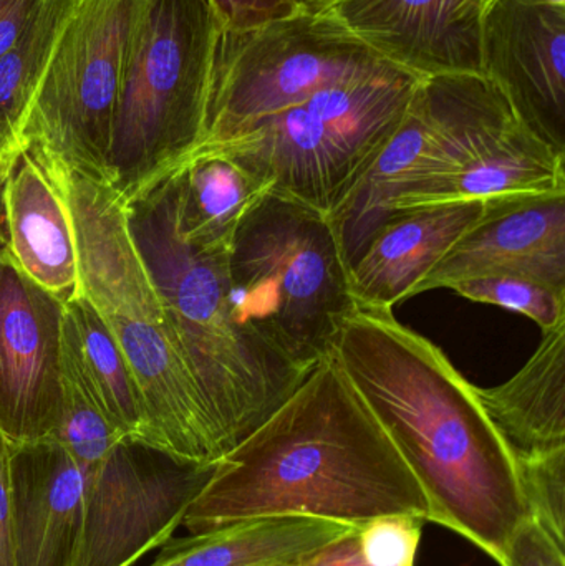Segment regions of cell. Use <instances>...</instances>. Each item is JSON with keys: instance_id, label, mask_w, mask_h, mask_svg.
<instances>
[{"instance_id": "1", "label": "cell", "mask_w": 565, "mask_h": 566, "mask_svg": "<svg viewBox=\"0 0 565 566\" xmlns=\"http://www.w3.org/2000/svg\"><path fill=\"white\" fill-rule=\"evenodd\" d=\"M332 355L420 482L428 522L504 566L526 507L516 459L478 386L394 310L355 308Z\"/></svg>"}, {"instance_id": "2", "label": "cell", "mask_w": 565, "mask_h": 566, "mask_svg": "<svg viewBox=\"0 0 565 566\" xmlns=\"http://www.w3.org/2000/svg\"><path fill=\"white\" fill-rule=\"evenodd\" d=\"M274 515L355 525L390 515L428 522L420 482L334 355L218 462L182 527L201 534Z\"/></svg>"}, {"instance_id": "3", "label": "cell", "mask_w": 565, "mask_h": 566, "mask_svg": "<svg viewBox=\"0 0 565 566\" xmlns=\"http://www.w3.org/2000/svg\"><path fill=\"white\" fill-rule=\"evenodd\" d=\"M126 212L168 325L231 452L307 375L278 358L239 323L229 245L186 234L176 169L129 199Z\"/></svg>"}, {"instance_id": "4", "label": "cell", "mask_w": 565, "mask_h": 566, "mask_svg": "<svg viewBox=\"0 0 565 566\" xmlns=\"http://www.w3.org/2000/svg\"><path fill=\"white\" fill-rule=\"evenodd\" d=\"M228 269L239 323L302 375L332 355L357 308L331 216L274 189L236 228Z\"/></svg>"}, {"instance_id": "5", "label": "cell", "mask_w": 565, "mask_h": 566, "mask_svg": "<svg viewBox=\"0 0 565 566\" xmlns=\"http://www.w3.org/2000/svg\"><path fill=\"white\" fill-rule=\"evenodd\" d=\"M219 35L209 0H143L108 155V182L125 202L201 143Z\"/></svg>"}, {"instance_id": "6", "label": "cell", "mask_w": 565, "mask_h": 566, "mask_svg": "<svg viewBox=\"0 0 565 566\" xmlns=\"http://www.w3.org/2000/svg\"><path fill=\"white\" fill-rule=\"evenodd\" d=\"M420 80L384 66L322 90L186 161L226 156L274 191L331 214L404 119Z\"/></svg>"}, {"instance_id": "7", "label": "cell", "mask_w": 565, "mask_h": 566, "mask_svg": "<svg viewBox=\"0 0 565 566\" xmlns=\"http://www.w3.org/2000/svg\"><path fill=\"white\" fill-rule=\"evenodd\" d=\"M387 65L327 10H301L242 32L221 30L205 133L189 158L322 90Z\"/></svg>"}, {"instance_id": "8", "label": "cell", "mask_w": 565, "mask_h": 566, "mask_svg": "<svg viewBox=\"0 0 565 566\" xmlns=\"http://www.w3.org/2000/svg\"><path fill=\"white\" fill-rule=\"evenodd\" d=\"M143 0H79L20 136L36 159L108 181L113 122Z\"/></svg>"}, {"instance_id": "9", "label": "cell", "mask_w": 565, "mask_h": 566, "mask_svg": "<svg viewBox=\"0 0 565 566\" xmlns=\"http://www.w3.org/2000/svg\"><path fill=\"white\" fill-rule=\"evenodd\" d=\"M218 462L186 461L122 439L95 469L85 471L76 566H135L159 551L181 527Z\"/></svg>"}, {"instance_id": "10", "label": "cell", "mask_w": 565, "mask_h": 566, "mask_svg": "<svg viewBox=\"0 0 565 566\" xmlns=\"http://www.w3.org/2000/svg\"><path fill=\"white\" fill-rule=\"evenodd\" d=\"M63 303L0 248V431L10 446L52 438L62 408Z\"/></svg>"}, {"instance_id": "11", "label": "cell", "mask_w": 565, "mask_h": 566, "mask_svg": "<svg viewBox=\"0 0 565 566\" xmlns=\"http://www.w3.org/2000/svg\"><path fill=\"white\" fill-rule=\"evenodd\" d=\"M481 66L517 118L565 153V7L494 0L484 13Z\"/></svg>"}, {"instance_id": "12", "label": "cell", "mask_w": 565, "mask_h": 566, "mask_svg": "<svg viewBox=\"0 0 565 566\" xmlns=\"http://www.w3.org/2000/svg\"><path fill=\"white\" fill-rule=\"evenodd\" d=\"M486 0H335L327 12L372 52L418 78L483 75Z\"/></svg>"}, {"instance_id": "13", "label": "cell", "mask_w": 565, "mask_h": 566, "mask_svg": "<svg viewBox=\"0 0 565 566\" xmlns=\"http://www.w3.org/2000/svg\"><path fill=\"white\" fill-rule=\"evenodd\" d=\"M36 161L65 196L83 295L102 315L136 322H168L129 231L125 199L105 179Z\"/></svg>"}, {"instance_id": "14", "label": "cell", "mask_w": 565, "mask_h": 566, "mask_svg": "<svg viewBox=\"0 0 565 566\" xmlns=\"http://www.w3.org/2000/svg\"><path fill=\"white\" fill-rule=\"evenodd\" d=\"M103 318L118 339L142 391L149 422L148 444L186 461H221L228 446L168 322H136L115 315Z\"/></svg>"}, {"instance_id": "15", "label": "cell", "mask_w": 565, "mask_h": 566, "mask_svg": "<svg viewBox=\"0 0 565 566\" xmlns=\"http://www.w3.org/2000/svg\"><path fill=\"white\" fill-rule=\"evenodd\" d=\"M491 275L565 292V196L491 208L417 283L410 298Z\"/></svg>"}, {"instance_id": "16", "label": "cell", "mask_w": 565, "mask_h": 566, "mask_svg": "<svg viewBox=\"0 0 565 566\" xmlns=\"http://www.w3.org/2000/svg\"><path fill=\"white\" fill-rule=\"evenodd\" d=\"M86 474L55 439L10 446L15 566H76Z\"/></svg>"}, {"instance_id": "17", "label": "cell", "mask_w": 565, "mask_h": 566, "mask_svg": "<svg viewBox=\"0 0 565 566\" xmlns=\"http://www.w3.org/2000/svg\"><path fill=\"white\" fill-rule=\"evenodd\" d=\"M554 196H565V153L531 132L513 112L450 178L414 198L391 202L388 212L391 218L468 202L503 208Z\"/></svg>"}, {"instance_id": "18", "label": "cell", "mask_w": 565, "mask_h": 566, "mask_svg": "<svg viewBox=\"0 0 565 566\" xmlns=\"http://www.w3.org/2000/svg\"><path fill=\"white\" fill-rule=\"evenodd\" d=\"M491 208L435 206L391 216L350 264L357 308L394 310Z\"/></svg>"}, {"instance_id": "19", "label": "cell", "mask_w": 565, "mask_h": 566, "mask_svg": "<svg viewBox=\"0 0 565 566\" xmlns=\"http://www.w3.org/2000/svg\"><path fill=\"white\" fill-rule=\"evenodd\" d=\"M3 239L10 258L65 305L82 293L72 218L62 189L25 148L7 171Z\"/></svg>"}, {"instance_id": "20", "label": "cell", "mask_w": 565, "mask_h": 566, "mask_svg": "<svg viewBox=\"0 0 565 566\" xmlns=\"http://www.w3.org/2000/svg\"><path fill=\"white\" fill-rule=\"evenodd\" d=\"M328 518L274 515L171 538L148 566H297L360 531Z\"/></svg>"}, {"instance_id": "21", "label": "cell", "mask_w": 565, "mask_h": 566, "mask_svg": "<svg viewBox=\"0 0 565 566\" xmlns=\"http://www.w3.org/2000/svg\"><path fill=\"white\" fill-rule=\"evenodd\" d=\"M62 369L123 438L148 444V415L132 366L108 323L83 293L63 305Z\"/></svg>"}, {"instance_id": "22", "label": "cell", "mask_w": 565, "mask_h": 566, "mask_svg": "<svg viewBox=\"0 0 565 566\" xmlns=\"http://www.w3.org/2000/svg\"><path fill=\"white\" fill-rule=\"evenodd\" d=\"M481 405L517 455L565 446V322L543 332L526 365L503 385L478 388Z\"/></svg>"}, {"instance_id": "23", "label": "cell", "mask_w": 565, "mask_h": 566, "mask_svg": "<svg viewBox=\"0 0 565 566\" xmlns=\"http://www.w3.org/2000/svg\"><path fill=\"white\" fill-rule=\"evenodd\" d=\"M179 219L189 238L231 244L245 212L271 186L226 156H198L179 166Z\"/></svg>"}, {"instance_id": "24", "label": "cell", "mask_w": 565, "mask_h": 566, "mask_svg": "<svg viewBox=\"0 0 565 566\" xmlns=\"http://www.w3.org/2000/svg\"><path fill=\"white\" fill-rule=\"evenodd\" d=\"M79 0H43L15 45L0 59V161L20 151L30 103L53 46Z\"/></svg>"}, {"instance_id": "25", "label": "cell", "mask_w": 565, "mask_h": 566, "mask_svg": "<svg viewBox=\"0 0 565 566\" xmlns=\"http://www.w3.org/2000/svg\"><path fill=\"white\" fill-rule=\"evenodd\" d=\"M52 439L69 451L83 471H90L125 438L109 424L82 386L62 369V408Z\"/></svg>"}, {"instance_id": "26", "label": "cell", "mask_w": 565, "mask_h": 566, "mask_svg": "<svg viewBox=\"0 0 565 566\" xmlns=\"http://www.w3.org/2000/svg\"><path fill=\"white\" fill-rule=\"evenodd\" d=\"M514 459L527 518L565 552V446Z\"/></svg>"}, {"instance_id": "27", "label": "cell", "mask_w": 565, "mask_h": 566, "mask_svg": "<svg viewBox=\"0 0 565 566\" xmlns=\"http://www.w3.org/2000/svg\"><path fill=\"white\" fill-rule=\"evenodd\" d=\"M450 290L471 302L520 313L543 332L565 322V292L530 279L491 275L457 283Z\"/></svg>"}, {"instance_id": "28", "label": "cell", "mask_w": 565, "mask_h": 566, "mask_svg": "<svg viewBox=\"0 0 565 566\" xmlns=\"http://www.w3.org/2000/svg\"><path fill=\"white\" fill-rule=\"evenodd\" d=\"M423 518L390 515L362 525L358 545L368 566H415Z\"/></svg>"}, {"instance_id": "29", "label": "cell", "mask_w": 565, "mask_h": 566, "mask_svg": "<svg viewBox=\"0 0 565 566\" xmlns=\"http://www.w3.org/2000/svg\"><path fill=\"white\" fill-rule=\"evenodd\" d=\"M222 32H242L301 12L294 0H209Z\"/></svg>"}, {"instance_id": "30", "label": "cell", "mask_w": 565, "mask_h": 566, "mask_svg": "<svg viewBox=\"0 0 565 566\" xmlns=\"http://www.w3.org/2000/svg\"><path fill=\"white\" fill-rule=\"evenodd\" d=\"M504 566H565V552L526 518L511 538Z\"/></svg>"}, {"instance_id": "31", "label": "cell", "mask_w": 565, "mask_h": 566, "mask_svg": "<svg viewBox=\"0 0 565 566\" xmlns=\"http://www.w3.org/2000/svg\"><path fill=\"white\" fill-rule=\"evenodd\" d=\"M13 512L10 491V444L0 431V566H15L13 562Z\"/></svg>"}, {"instance_id": "32", "label": "cell", "mask_w": 565, "mask_h": 566, "mask_svg": "<svg viewBox=\"0 0 565 566\" xmlns=\"http://www.w3.org/2000/svg\"><path fill=\"white\" fill-rule=\"evenodd\" d=\"M43 0H0V59L25 32Z\"/></svg>"}, {"instance_id": "33", "label": "cell", "mask_w": 565, "mask_h": 566, "mask_svg": "<svg viewBox=\"0 0 565 566\" xmlns=\"http://www.w3.org/2000/svg\"><path fill=\"white\" fill-rule=\"evenodd\" d=\"M357 534L327 545L297 566H368L362 557Z\"/></svg>"}, {"instance_id": "34", "label": "cell", "mask_w": 565, "mask_h": 566, "mask_svg": "<svg viewBox=\"0 0 565 566\" xmlns=\"http://www.w3.org/2000/svg\"><path fill=\"white\" fill-rule=\"evenodd\" d=\"M294 2L297 3L299 9L305 10V12H322L335 0H294Z\"/></svg>"}, {"instance_id": "35", "label": "cell", "mask_w": 565, "mask_h": 566, "mask_svg": "<svg viewBox=\"0 0 565 566\" xmlns=\"http://www.w3.org/2000/svg\"><path fill=\"white\" fill-rule=\"evenodd\" d=\"M10 163L0 161V248H2L3 244H6V239H3L2 192L3 182H6V176L7 171H9Z\"/></svg>"}, {"instance_id": "36", "label": "cell", "mask_w": 565, "mask_h": 566, "mask_svg": "<svg viewBox=\"0 0 565 566\" xmlns=\"http://www.w3.org/2000/svg\"><path fill=\"white\" fill-rule=\"evenodd\" d=\"M537 2L547 3V6L565 7V0H537Z\"/></svg>"}, {"instance_id": "37", "label": "cell", "mask_w": 565, "mask_h": 566, "mask_svg": "<svg viewBox=\"0 0 565 566\" xmlns=\"http://www.w3.org/2000/svg\"><path fill=\"white\" fill-rule=\"evenodd\" d=\"M494 0H486V6H490V3H493Z\"/></svg>"}]
</instances>
